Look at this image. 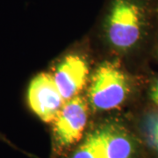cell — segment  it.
Here are the masks:
<instances>
[{
  "mask_svg": "<svg viewBox=\"0 0 158 158\" xmlns=\"http://www.w3.org/2000/svg\"><path fill=\"white\" fill-rule=\"evenodd\" d=\"M143 20L140 7L129 0H116L108 18L107 35L115 48L126 50L141 39Z\"/></svg>",
  "mask_w": 158,
  "mask_h": 158,
  "instance_id": "277c9868",
  "label": "cell"
},
{
  "mask_svg": "<svg viewBox=\"0 0 158 158\" xmlns=\"http://www.w3.org/2000/svg\"><path fill=\"white\" fill-rule=\"evenodd\" d=\"M89 75L88 64L77 55L66 56L57 66L54 81L65 101L74 98L84 88Z\"/></svg>",
  "mask_w": 158,
  "mask_h": 158,
  "instance_id": "8992f818",
  "label": "cell"
},
{
  "mask_svg": "<svg viewBox=\"0 0 158 158\" xmlns=\"http://www.w3.org/2000/svg\"><path fill=\"white\" fill-rule=\"evenodd\" d=\"M27 101L30 110L43 121L52 124L65 104L54 81L53 76L48 73L36 75L29 83Z\"/></svg>",
  "mask_w": 158,
  "mask_h": 158,
  "instance_id": "5b68a950",
  "label": "cell"
},
{
  "mask_svg": "<svg viewBox=\"0 0 158 158\" xmlns=\"http://www.w3.org/2000/svg\"><path fill=\"white\" fill-rule=\"evenodd\" d=\"M130 92L129 80L113 63L105 62L92 77L89 101L97 111H110L119 107Z\"/></svg>",
  "mask_w": 158,
  "mask_h": 158,
  "instance_id": "3957f363",
  "label": "cell"
},
{
  "mask_svg": "<svg viewBox=\"0 0 158 158\" xmlns=\"http://www.w3.org/2000/svg\"><path fill=\"white\" fill-rule=\"evenodd\" d=\"M69 158H148L138 134L109 122L88 132Z\"/></svg>",
  "mask_w": 158,
  "mask_h": 158,
  "instance_id": "6da1fadb",
  "label": "cell"
},
{
  "mask_svg": "<svg viewBox=\"0 0 158 158\" xmlns=\"http://www.w3.org/2000/svg\"><path fill=\"white\" fill-rule=\"evenodd\" d=\"M148 158H158V110L146 114L138 127Z\"/></svg>",
  "mask_w": 158,
  "mask_h": 158,
  "instance_id": "52a82bcc",
  "label": "cell"
},
{
  "mask_svg": "<svg viewBox=\"0 0 158 158\" xmlns=\"http://www.w3.org/2000/svg\"><path fill=\"white\" fill-rule=\"evenodd\" d=\"M88 124V105L81 97L65 102L52 123V151L60 157L76 147L85 136Z\"/></svg>",
  "mask_w": 158,
  "mask_h": 158,
  "instance_id": "7a4b0ae2",
  "label": "cell"
},
{
  "mask_svg": "<svg viewBox=\"0 0 158 158\" xmlns=\"http://www.w3.org/2000/svg\"><path fill=\"white\" fill-rule=\"evenodd\" d=\"M0 141H5L6 143H7V144H9V145H10V146H11V147L16 148V147H15V146H14V145H13V144H12V143H11V141H9V140H8V139L6 138V136L3 135H2L1 133H0Z\"/></svg>",
  "mask_w": 158,
  "mask_h": 158,
  "instance_id": "9c48e42d",
  "label": "cell"
},
{
  "mask_svg": "<svg viewBox=\"0 0 158 158\" xmlns=\"http://www.w3.org/2000/svg\"><path fill=\"white\" fill-rule=\"evenodd\" d=\"M150 98L155 105L158 106V79L155 82L150 90Z\"/></svg>",
  "mask_w": 158,
  "mask_h": 158,
  "instance_id": "ba28073f",
  "label": "cell"
}]
</instances>
